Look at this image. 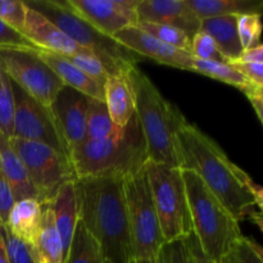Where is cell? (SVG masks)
<instances>
[{"label": "cell", "mask_w": 263, "mask_h": 263, "mask_svg": "<svg viewBox=\"0 0 263 263\" xmlns=\"http://www.w3.org/2000/svg\"><path fill=\"white\" fill-rule=\"evenodd\" d=\"M27 9L28 7L26 3L21 0H0V21L22 33Z\"/></svg>", "instance_id": "cell-35"}, {"label": "cell", "mask_w": 263, "mask_h": 263, "mask_svg": "<svg viewBox=\"0 0 263 263\" xmlns=\"http://www.w3.org/2000/svg\"><path fill=\"white\" fill-rule=\"evenodd\" d=\"M236 27L244 50L262 44V14L236 15Z\"/></svg>", "instance_id": "cell-31"}, {"label": "cell", "mask_w": 263, "mask_h": 263, "mask_svg": "<svg viewBox=\"0 0 263 263\" xmlns=\"http://www.w3.org/2000/svg\"><path fill=\"white\" fill-rule=\"evenodd\" d=\"M192 71L203 74V76L211 77L213 80H218L223 84L231 85V86L236 87L241 91L252 84L240 72L236 71L230 63L200 61V59L193 58Z\"/></svg>", "instance_id": "cell-27"}, {"label": "cell", "mask_w": 263, "mask_h": 263, "mask_svg": "<svg viewBox=\"0 0 263 263\" xmlns=\"http://www.w3.org/2000/svg\"><path fill=\"white\" fill-rule=\"evenodd\" d=\"M0 230H2L3 239H4L9 263H36L32 253H31L30 247L27 244L22 243L17 238H14L7 230L5 226L0 225Z\"/></svg>", "instance_id": "cell-36"}, {"label": "cell", "mask_w": 263, "mask_h": 263, "mask_svg": "<svg viewBox=\"0 0 263 263\" xmlns=\"http://www.w3.org/2000/svg\"><path fill=\"white\" fill-rule=\"evenodd\" d=\"M64 58L68 59L71 63H73L74 66L79 69H81L86 76H89L90 79L94 80L97 84H99L100 86L104 87L105 81L108 80V77L110 76L108 69L105 68L104 64L102 63L99 58L94 54H79V55H72V57H64Z\"/></svg>", "instance_id": "cell-32"}, {"label": "cell", "mask_w": 263, "mask_h": 263, "mask_svg": "<svg viewBox=\"0 0 263 263\" xmlns=\"http://www.w3.org/2000/svg\"><path fill=\"white\" fill-rule=\"evenodd\" d=\"M200 30L213 39L220 53L229 63L240 58L244 49L239 40L236 15H222L203 20Z\"/></svg>", "instance_id": "cell-22"}, {"label": "cell", "mask_w": 263, "mask_h": 263, "mask_svg": "<svg viewBox=\"0 0 263 263\" xmlns=\"http://www.w3.org/2000/svg\"><path fill=\"white\" fill-rule=\"evenodd\" d=\"M0 172L9 184L15 202L21 199H36L39 195L31 182L28 172L14 149L9 143V138L0 133Z\"/></svg>", "instance_id": "cell-19"}, {"label": "cell", "mask_w": 263, "mask_h": 263, "mask_svg": "<svg viewBox=\"0 0 263 263\" xmlns=\"http://www.w3.org/2000/svg\"><path fill=\"white\" fill-rule=\"evenodd\" d=\"M145 171L164 241L192 235V217L181 168L146 161Z\"/></svg>", "instance_id": "cell-7"}, {"label": "cell", "mask_w": 263, "mask_h": 263, "mask_svg": "<svg viewBox=\"0 0 263 263\" xmlns=\"http://www.w3.org/2000/svg\"><path fill=\"white\" fill-rule=\"evenodd\" d=\"M181 168L194 171L238 222L262 226V187L229 159L212 138L185 121L177 134Z\"/></svg>", "instance_id": "cell-1"}, {"label": "cell", "mask_w": 263, "mask_h": 263, "mask_svg": "<svg viewBox=\"0 0 263 263\" xmlns=\"http://www.w3.org/2000/svg\"><path fill=\"white\" fill-rule=\"evenodd\" d=\"M243 92L249 99L253 109L256 110V115L258 117L259 122H263V86L251 84L247 89L243 90Z\"/></svg>", "instance_id": "cell-40"}, {"label": "cell", "mask_w": 263, "mask_h": 263, "mask_svg": "<svg viewBox=\"0 0 263 263\" xmlns=\"http://www.w3.org/2000/svg\"><path fill=\"white\" fill-rule=\"evenodd\" d=\"M64 263H104L99 244L79 220Z\"/></svg>", "instance_id": "cell-25"}, {"label": "cell", "mask_w": 263, "mask_h": 263, "mask_svg": "<svg viewBox=\"0 0 263 263\" xmlns=\"http://www.w3.org/2000/svg\"><path fill=\"white\" fill-rule=\"evenodd\" d=\"M128 77L135 91V116L145 143L146 159L181 168L177 134L186 120L138 67L128 69Z\"/></svg>", "instance_id": "cell-3"}, {"label": "cell", "mask_w": 263, "mask_h": 263, "mask_svg": "<svg viewBox=\"0 0 263 263\" xmlns=\"http://www.w3.org/2000/svg\"><path fill=\"white\" fill-rule=\"evenodd\" d=\"M66 3L98 31L110 37L139 23L140 0H66Z\"/></svg>", "instance_id": "cell-12"}, {"label": "cell", "mask_w": 263, "mask_h": 263, "mask_svg": "<svg viewBox=\"0 0 263 263\" xmlns=\"http://www.w3.org/2000/svg\"><path fill=\"white\" fill-rule=\"evenodd\" d=\"M5 48H31L37 49L18 31L13 30L3 21H0V49Z\"/></svg>", "instance_id": "cell-37"}, {"label": "cell", "mask_w": 263, "mask_h": 263, "mask_svg": "<svg viewBox=\"0 0 263 263\" xmlns=\"http://www.w3.org/2000/svg\"><path fill=\"white\" fill-rule=\"evenodd\" d=\"M36 51L31 48L0 49V68L26 94L50 108L64 85Z\"/></svg>", "instance_id": "cell-10"}, {"label": "cell", "mask_w": 263, "mask_h": 263, "mask_svg": "<svg viewBox=\"0 0 263 263\" xmlns=\"http://www.w3.org/2000/svg\"><path fill=\"white\" fill-rule=\"evenodd\" d=\"M49 207L53 212L54 222L63 244L64 257L71 244L74 229L79 222V198H77L76 180L68 181L59 187L58 193L53 198Z\"/></svg>", "instance_id": "cell-18"}, {"label": "cell", "mask_w": 263, "mask_h": 263, "mask_svg": "<svg viewBox=\"0 0 263 263\" xmlns=\"http://www.w3.org/2000/svg\"><path fill=\"white\" fill-rule=\"evenodd\" d=\"M89 100L86 95L68 86L61 91L51 103L50 110L59 126L68 151L86 140V122Z\"/></svg>", "instance_id": "cell-14"}, {"label": "cell", "mask_w": 263, "mask_h": 263, "mask_svg": "<svg viewBox=\"0 0 263 263\" xmlns=\"http://www.w3.org/2000/svg\"><path fill=\"white\" fill-rule=\"evenodd\" d=\"M112 37L141 58H151L159 64L192 71V63L194 58L192 54L157 40L138 26H128L115 33Z\"/></svg>", "instance_id": "cell-13"}, {"label": "cell", "mask_w": 263, "mask_h": 263, "mask_svg": "<svg viewBox=\"0 0 263 263\" xmlns=\"http://www.w3.org/2000/svg\"><path fill=\"white\" fill-rule=\"evenodd\" d=\"M134 258H156L164 241L153 202L145 164L123 177Z\"/></svg>", "instance_id": "cell-8"}, {"label": "cell", "mask_w": 263, "mask_h": 263, "mask_svg": "<svg viewBox=\"0 0 263 263\" xmlns=\"http://www.w3.org/2000/svg\"><path fill=\"white\" fill-rule=\"evenodd\" d=\"M138 27L156 37L157 40L172 46V48L186 51V53H190V50H192V37L179 28L151 22H139Z\"/></svg>", "instance_id": "cell-28"}, {"label": "cell", "mask_w": 263, "mask_h": 263, "mask_svg": "<svg viewBox=\"0 0 263 263\" xmlns=\"http://www.w3.org/2000/svg\"><path fill=\"white\" fill-rule=\"evenodd\" d=\"M123 128L117 127L113 123L107 105L103 100L90 99L87 108L86 138L90 140H102L120 136Z\"/></svg>", "instance_id": "cell-26"}, {"label": "cell", "mask_w": 263, "mask_h": 263, "mask_svg": "<svg viewBox=\"0 0 263 263\" xmlns=\"http://www.w3.org/2000/svg\"><path fill=\"white\" fill-rule=\"evenodd\" d=\"M14 112L15 102L13 84L7 73L0 68V133L7 138L13 136Z\"/></svg>", "instance_id": "cell-29"}, {"label": "cell", "mask_w": 263, "mask_h": 263, "mask_svg": "<svg viewBox=\"0 0 263 263\" xmlns=\"http://www.w3.org/2000/svg\"><path fill=\"white\" fill-rule=\"evenodd\" d=\"M37 55L50 67L51 71L57 74L64 86H68L81 94L86 95L90 99H98L104 102V91L99 84L90 79L81 69L77 68L73 63L59 54L37 49Z\"/></svg>", "instance_id": "cell-20"}, {"label": "cell", "mask_w": 263, "mask_h": 263, "mask_svg": "<svg viewBox=\"0 0 263 263\" xmlns=\"http://www.w3.org/2000/svg\"><path fill=\"white\" fill-rule=\"evenodd\" d=\"M13 91L15 102L13 136L45 144L69 158L68 145L59 130L50 108L36 102L14 84Z\"/></svg>", "instance_id": "cell-11"}, {"label": "cell", "mask_w": 263, "mask_h": 263, "mask_svg": "<svg viewBox=\"0 0 263 263\" xmlns=\"http://www.w3.org/2000/svg\"><path fill=\"white\" fill-rule=\"evenodd\" d=\"M41 218L43 205L37 200L21 199L10 210L5 228L14 238L31 247L40 230Z\"/></svg>", "instance_id": "cell-21"}, {"label": "cell", "mask_w": 263, "mask_h": 263, "mask_svg": "<svg viewBox=\"0 0 263 263\" xmlns=\"http://www.w3.org/2000/svg\"><path fill=\"white\" fill-rule=\"evenodd\" d=\"M14 203L15 199L12 189H10L9 184L0 172V225L5 226L8 221V216H9V212L13 205H14Z\"/></svg>", "instance_id": "cell-38"}, {"label": "cell", "mask_w": 263, "mask_h": 263, "mask_svg": "<svg viewBox=\"0 0 263 263\" xmlns=\"http://www.w3.org/2000/svg\"><path fill=\"white\" fill-rule=\"evenodd\" d=\"M130 263H159L158 258H133Z\"/></svg>", "instance_id": "cell-44"}, {"label": "cell", "mask_w": 263, "mask_h": 263, "mask_svg": "<svg viewBox=\"0 0 263 263\" xmlns=\"http://www.w3.org/2000/svg\"><path fill=\"white\" fill-rule=\"evenodd\" d=\"M234 62H241V63H259V62H263V45L259 44L254 48L246 49L241 53L240 58Z\"/></svg>", "instance_id": "cell-41"}, {"label": "cell", "mask_w": 263, "mask_h": 263, "mask_svg": "<svg viewBox=\"0 0 263 263\" xmlns=\"http://www.w3.org/2000/svg\"><path fill=\"white\" fill-rule=\"evenodd\" d=\"M79 217L99 244L104 263H130L133 257L123 177L76 180Z\"/></svg>", "instance_id": "cell-2"}, {"label": "cell", "mask_w": 263, "mask_h": 263, "mask_svg": "<svg viewBox=\"0 0 263 263\" xmlns=\"http://www.w3.org/2000/svg\"><path fill=\"white\" fill-rule=\"evenodd\" d=\"M200 21L222 15L262 14V0H186Z\"/></svg>", "instance_id": "cell-24"}, {"label": "cell", "mask_w": 263, "mask_h": 263, "mask_svg": "<svg viewBox=\"0 0 263 263\" xmlns=\"http://www.w3.org/2000/svg\"><path fill=\"white\" fill-rule=\"evenodd\" d=\"M189 244L193 256V263H216L203 253V251L200 249V246L199 243H198L197 238L194 236V234H192V235L189 236Z\"/></svg>", "instance_id": "cell-42"}, {"label": "cell", "mask_w": 263, "mask_h": 263, "mask_svg": "<svg viewBox=\"0 0 263 263\" xmlns=\"http://www.w3.org/2000/svg\"><path fill=\"white\" fill-rule=\"evenodd\" d=\"M194 58L200 61L208 62H220V63H229L222 54L218 50L217 45L208 33L199 30L192 37V50H190Z\"/></svg>", "instance_id": "cell-33"}, {"label": "cell", "mask_w": 263, "mask_h": 263, "mask_svg": "<svg viewBox=\"0 0 263 263\" xmlns=\"http://www.w3.org/2000/svg\"><path fill=\"white\" fill-rule=\"evenodd\" d=\"M51 23L61 28L68 37L82 48L94 53L102 61L109 74H118L136 66L141 57L121 45L110 36L104 35L67 5L66 0H28L25 2Z\"/></svg>", "instance_id": "cell-6"}, {"label": "cell", "mask_w": 263, "mask_h": 263, "mask_svg": "<svg viewBox=\"0 0 263 263\" xmlns=\"http://www.w3.org/2000/svg\"><path fill=\"white\" fill-rule=\"evenodd\" d=\"M231 66L240 72L249 82L258 86H263V62L259 63H241V62H230Z\"/></svg>", "instance_id": "cell-39"}, {"label": "cell", "mask_w": 263, "mask_h": 263, "mask_svg": "<svg viewBox=\"0 0 263 263\" xmlns=\"http://www.w3.org/2000/svg\"><path fill=\"white\" fill-rule=\"evenodd\" d=\"M139 22H151L176 27L190 37L200 30L202 21L190 9L186 0H140Z\"/></svg>", "instance_id": "cell-16"}, {"label": "cell", "mask_w": 263, "mask_h": 263, "mask_svg": "<svg viewBox=\"0 0 263 263\" xmlns=\"http://www.w3.org/2000/svg\"><path fill=\"white\" fill-rule=\"evenodd\" d=\"M181 172L192 217L193 234L203 253L218 263L231 244L243 235L239 222L194 171L181 168Z\"/></svg>", "instance_id": "cell-5"}, {"label": "cell", "mask_w": 263, "mask_h": 263, "mask_svg": "<svg viewBox=\"0 0 263 263\" xmlns=\"http://www.w3.org/2000/svg\"><path fill=\"white\" fill-rule=\"evenodd\" d=\"M104 103L113 123L125 128L135 116V91L128 77V71L112 74L105 81Z\"/></svg>", "instance_id": "cell-17"}, {"label": "cell", "mask_w": 263, "mask_h": 263, "mask_svg": "<svg viewBox=\"0 0 263 263\" xmlns=\"http://www.w3.org/2000/svg\"><path fill=\"white\" fill-rule=\"evenodd\" d=\"M9 143L22 159L41 205H48L62 185L77 180L68 157L50 146L14 136L9 138Z\"/></svg>", "instance_id": "cell-9"}, {"label": "cell", "mask_w": 263, "mask_h": 263, "mask_svg": "<svg viewBox=\"0 0 263 263\" xmlns=\"http://www.w3.org/2000/svg\"><path fill=\"white\" fill-rule=\"evenodd\" d=\"M69 161L77 179L126 177L140 170L148 159L136 116L120 136L82 141L69 151Z\"/></svg>", "instance_id": "cell-4"}, {"label": "cell", "mask_w": 263, "mask_h": 263, "mask_svg": "<svg viewBox=\"0 0 263 263\" xmlns=\"http://www.w3.org/2000/svg\"><path fill=\"white\" fill-rule=\"evenodd\" d=\"M30 249L36 263H64L63 244L55 228L53 212L46 205H43L40 230Z\"/></svg>", "instance_id": "cell-23"}, {"label": "cell", "mask_w": 263, "mask_h": 263, "mask_svg": "<svg viewBox=\"0 0 263 263\" xmlns=\"http://www.w3.org/2000/svg\"><path fill=\"white\" fill-rule=\"evenodd\" d=\"M218 263H263V253L259 244L241 235L225 252Z\"/></svg>", "instance_id": "cell-30"}, {"label": "cell", "mask_w": 263, "mask_h": 263, "mask_svg": "<svg viewBox=\"0 0 263 263\" xmlns=\"http://www.w3.org/2000/svg\"><path fill=\"white\" fill-rule=\"evenodd\" d=\"M22 33L35 48L59 54L62 57L91 53L90 50L74 43L71 37H68L61 28L57 27L48 18H45L43 14L31 9V8L27 9L25 28H23Z\"/></svg>", "instance_id": "cell-15"}, {"label": "cell", "mask_w": 263, "mask_h": 263, "mask_svg": "<svg viewBox=\"0 0 263 263\" xmlns=\"http://www.w3.org/2000/svg\"><path fill=\"white\" fill-rule=\"evenodd\" d=\"M0 263H9V259H8V254H7V249H5L4 239H3L2 230H0Z\"/></svg>", "instance_id": "cell-43"}, {"label": "cell", "mask_w": 263, "mask_h": 263, "mask_svg": "<svg viewBox=\"0 0 263 263\" xmlns=\"http://www.w3.org/2000/svg\"><path fill=\"white\" fill-rule=\"evenodd\" d=\"M159 263H193L189 236L166 241L157 254Z\"/></svg>", "instance_id": "cell-34"}]
</instances>
